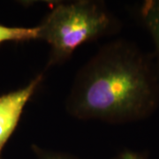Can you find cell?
Instances as JSON below:
<instances>
[{"instance_id": "cell-6", "label": "cell", "mask_w": 159, "mask_h": 159, "mask_svg": "<svg viewBox=\"0 0 159 159\" xmlns=\"http://www.w3.org/2000/svg\"><path fill=\"white\" fill-rule=\"evenodd\" d=\"M36 155L37 159H76L67 154L43 150L39 148H36Z\"/></svg>"}, {"instance_id": "cell-2", "label": "cell", "mask_w": 159, "mask_h": 159, "mask_svg": "<svg viewBox=\"0 0 159 159\" xmlns=\"http://www.w3.org/2000/svg\"><path fill=\"white\" fill-rule=\"evenodd\" d=\"M111 26V18L97 2L57 5L38 26V39L51 48L48 66L66 60L79 46L107 33Z\"/></svg>"}, {"instance_id": "cell-1", "label": "cell", "mask_w": 159, "mask_h": 159, "mask_svg": "<svg viewBox=\"0 0 159 159\" xmlns=\"http://www.w3.org/2000/svg\"><path fill=\"white\" fill-rule=\"evenodd\" d=\"M159 105V74L137 46L119 40L103 46L80 70L66 101L74 118L128 123Z\"/></svg>"}, {"instance_id": "cell-4", "label": "cell", "mask_w": 159, "mask_h": 159, "mask_svg": "<svg viewBox=\"0 0 159 159\" xmlns=\"http://www.w3.org/2000/svg\"><path fill=\"white\" fill-rule=\"evenodd\" d=\"M141 17L153 41L159 74V0H146L141 7Z\"/></svg>"}, {"instance_id": "cell-3", "label": "cell", "mask_w": 159, "mask_h": 159, "mask_svg": "<svg viewBox=\"0 0 159 159\" xmlns=\"http://www.w3.org/2000/svg\"><path fill=\"white\" fill-rule=\"evenodd\" d=\"M43 80L39 74L20 89L0 97V159L6 143L15 130L26 104Z\"/></svg>"}, {"instance_id": "cell-5", "label": "cell", "mask_w": 159, "mask_h": 159, "mask_svg": "<svg viewBox=\"0 0 159 159\" xmlns=\"http://www.w3.org/2000/svg\"><path fill=\"white\" fill-rule=\"evenodd\" d=\"M39 28H20L6 27L0 25V43L4 42H24L38 39Z\"/></svg>"}, {"instance_id": "cell-7", "label": "cell", "mask_w": 159, "mask_h": 159, "mask_svg": "<svg viewBox=\"0 0 159 159\" xmlns=\"http://www.w3.org/2000/svg\"><path fill=\"white\" fill-rule=\"evenodd\" d=\"M112 159H148L145 157L143 155L137 152H134V151H123L120 154H119L117 157H115Z\"/></svg>"}]
</instances>
